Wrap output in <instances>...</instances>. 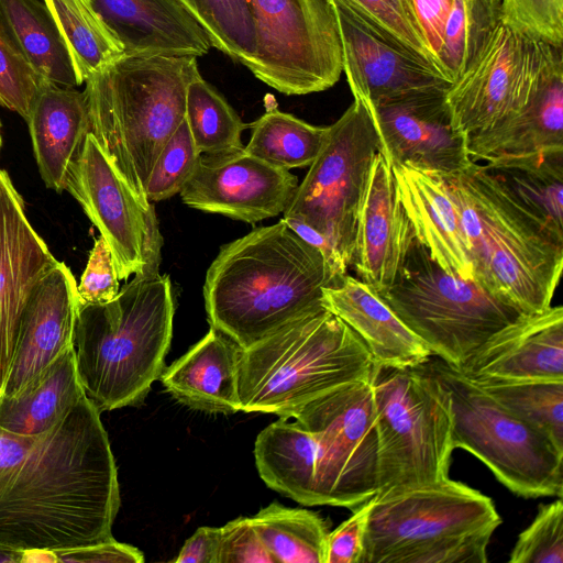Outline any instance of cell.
<instances>
[{"label": "cell", "instance_id": "27", "mask_svg": "<svg viewBox=\"0 0 563 563\" xmlns=\"http://www.w3.org/2000/svg\"><path fill=\"white\" fill-rule=\"evenodd\" d=\"M242 347L219 330L208 333L172 365L161 380L185 406L207 412L241 411L239 362Z\"/></svg>", "mask_w": 563, "mask_h": 563}, {"label": "cell", "instance_id": "26", "mask_svg": "<svg viewBox=\"0 0 563 563\" xmlns=\"http://www.w3.org/2000/svg\"><path fill=\"white\" fill-rule=\"evenodd\" d=\"M390 167L416 239L445 272L473 279L468 243L442 178L407 164Z\"/></svg>", "mask_w": 563, "mask_h": 563}, {"label": "cell", "instance_id": "37", "mask_svg": "<svg viewBox=\"0 0 563 563\" xmlns=\"http://www.w3.org/2000/svg\"><path fill=\"white\" fill-rule=\"evenodd\" d=\"M185 119L200 154L242 150V133L247 128L224 97L200 75L186 91Z\"/></svg>", "mask_w": 563, "mask_h": 563}, {"label": "cell", "instance_id": "52", "mask_svg": "<svg viewBox=\"0 0 563 563\" xmlns=\"http://www.w3.org/2000/svg\"><path fill=\"white\" fill-rule=\"evenodd\" d=\"M24 551L0 544V563H22Z\"/></svg>", "mask_w": 563, "mask_h": 563}, {"label": "cell", "instance_id": "7", "mask_svg": "<svg viewBox=\"0 0 563 563\" xmlns=\"http://www.w3.org/2000/svg\"><path fill=\"white\" fill-rule=\"evenodd\" d=\"M362 563H485L494 501L450 477L371 498Z\"/></svg>", "mask_w": 563, "mask_h": 563}, {"label": "cell", "instance_id": "38", "mask_svg": "<svg viewBox=\"0 0 563 563\" xmlns=\"http://www.w3.org/2000/svg\"><path fill=\"white\" fill-rule=\"evenodd\" d=\"M206 32L211 46L249 67L257 54L246 0H177Z\"/></svg>", "mask_w": 563, "mask_h": 563}, {"label": "cell", "instance_id": "50", "mask_svg": "<svg viewBox=\"0 0 563 563\" xmlns=\"http://www.w3.org/2000/svg\"><path fill=\"white\" fill-rule=\"evenodd\" d=\"M220 528L200 527L184 543L175 563H218Z\"/></svg>", "mask_w": 563, "mask_h": 563}, {"label": "cell", "instance_id": "12", "mask_svg": "<svg viewBox=\"0 0 563 563\" xmlns=\"http://www.w3.org/2000/svg\"><path fill=\"white\" fill-rule=\"evenodd\" d=\"M257 40L247 67L288 96L319 92L339 80L341 37L331 0H246Z\"/></svg>", "mask_w": 563, "mask_h": 563}, {"label": "cell", "instance_id": "23", "mask_svg": "<svg viewBox=\"0 0 563 563\" xmlns=\"http://www.w3.org/2000/svg\"><path fill=\"white\" fill-rule=\"evenodd\" d=\"M78 310L76 279L70 268L57 261L24 310L1 397L19 393L74 345Z\"/></svg>", "mask_w": 563, "mask_h": 563}, {"label": "cell", "instance_id": "45", "mask_svg": "<svg viewBox=\"0 0 563 563\" xmlns=\"http://www.w3.org/2000/svg\"><path fill=\"white\" fill-rule=\"evenodd\" d=\"M119 278L109 246L102 236L96 239L86 268L77 284L79 308L112 300L119 292Z\"/></svg>", "mask_w": 563, "mask_h": 563}, {"label": "cell", "instance_id": "28", "mask_svg": "<svg viewBox=\"0 0 563 563\" xmlns=\"http://www.w3.org/2000/svg\"><path fill=\"white\" fill-rule=\"evenodd\" d=\"M26 123L44 184L57 192L66 190L70 169L90 132L85 91L46 84Z\"/></svg>", "mask_w": 563, "mask_h": 563}, {"label": "cell", "instance_id": "39", "mask_svg": "<svg viewBox=\"0 0 563 563\" xmlns=\"http://www.w3.org/2000/svg\"><path fill=\"white\" fill-rule=\"evenodd\" d=\"M479 387L510 412L543 431L563 451V380Z\"/></svg>", "mask_w": 563, "mask_h": 563}, {"label": "cell", "instance_id": "8", "mask_svg": "<svg viewBox=\"0 0 563 563\" xmlns=\"http://www.w3.org/2000/svg\"><path fill=\"white\" fill-rule=\"evenodd\" d=\"M372 390L378 434L377 493L449 478L454 450L451 398L427 362L406 368L378 366Z\"/></svg>", "mask_w": 563, "mask_h": 563}, {"label": "cell", "instance_id": "47", "mask_svg": "<svg viewBox=\"0 0 563 563\" xmlns=\"http://www.w3.org/2000/svg\"><path fill=\"white\" fill-rule=\"evenodd\" d=\"M399 2L409 23L438 67L437 57L443 43L445 23L453 0H399Z\"/></svg>", "mask_w": 563, "mask_h": 563}, {"label": "cell", "instance_id": "10", "mask_svg": "<svg viewBox=\"0 0 563 563\" xmlns=\"http://www.w3.org/2000/svg\"><path fill=\"white\" fill-rule=\"evenodd\" d=\"M446 387L453 416L452 443L482 461L495 477L523 498L562 497L563 451L455 367L427 362Z\"/></svg>", "mask_w": 563, "mask_h": 563}, {"label": "cell", "instance_id": "19", "mask_svg": "<svg viewBox=\"0 0 563 563\" xmlns=\"http://www.w3.org/2000/svg\"><path fill=\"white\" fill-rule=\"evenodd\" d=\"M57 263L26 218L10 175L0 169V397L24 310L38 283Z\"/></svg>", "mask_w": 563, "mask_h": 563}, {"label": "cell", "instance_id": "46", "mask_svg": "<svg viewBox=\"0 0 563 563\" xmlns=\"http://www.w3.org/2000/svg\"><path fill=\"white\" fill-rule=\"evenodd\" d=\"M218 563H275L251 517H239L220 527Z\"/></svg>", "mask_w": 563, "mask_h": 563}, {"label": "cell", "instance_id": "29", "mask_svg": "<svg viewBox=\"0 0 563 563\" xmlns=\"http://www.w3.org/2000/svg\"><path fill=\"white\" fill-rule=\"evenodd\" d=\"M85 395L71 345L19 393L0 398V428L16 435L41 437Z\"/></svg>", "mask_w": 563, "mask_h": 563}, {"label": "cell", "instance_id": "36", "mask_svg": "<svg viewBox=\"0 0 563 563\" xmlns=\"http://www.w3.org/2000/svg\"><path fill=\"white\" fill-rule=\"evenodd\" d=\"M250 126L252 134L244 151L288 170L309 167L329 133V125H312L278 109L267 110Z\"/></svg>", "mask_w": 563, "mask_h": 563}, {"label": "cell", "instance_id": "25", "mask_svg": "<svg viewBox=\"0 0 563 563\" xmlns=\"http://www.w3.org/2000/svg\"><path fill=\"white\" fill-rule=\"evenodd\" d=\"M125 55L203 56L211 44L177 0H90Z\"/></svg>", "mask_w": 563, "mask_h": 563}, {"label": "cell", "instance_id": "22", "mask_svg": "<svg viewBox=\"0 0 563 563\" xmlns=\"http://www.w3.org/2000/svg\"><path fill=\"white\" fill-rule=\"evenodd\" d=\"M415 240L391 167L377 152L357 212L351 267L358 279L380 292L394 283Z\"/></svg>", "mask_w": 563, "mask_h": 563}, {"label": "cell", "instance_id": "9", "mask_svg": "<svg viewBox=\"0 0 563 563\" xmlns=\"http://www.w3.org/2000/svg\"><path fill=\"white\" fill-rule=\"evenodd\" d=\"M378 294L431 355L453 367L523 313L474 279L445 272L417 239L391 286Z\"/></svg>", "mask_w": 563, "mask_h": 563}, {"label": "cell", "instance_id": "49", "mask_svg": "<svg viewBox=\"0 0 563 563\" xmlns=\"http://www.w3.org/2000/svg\"><path fill=\"white\" fill-rule=\"evenodd\" d=\"M55 563H142L143 553L114 538L96 544L53 551Z\"/></svg>", "mask_w": 563, "mask_h": 563}, {"label": "cell", "instance_id": "1", "mask_svg": "<svg viewBox=\"0 0 563 563\" xmlns=\"http://www.w3.org/2000/svg\"><path fill=\"white\" fill-rule=\"evenodd\" d=\"M100 413L82 396L19 462L0 472V544L56 551L112 538L120 489Z\"/></svg>", "mask_w": 563, "mask_h": 563}, {"label": "cell", "instance_id": "33", "mask_svg": "<svg viewBox=\"0 0 563 563\" xmlns=\"http://www.w3.org/2000/svg\"><path fill=\"white\" fill-rule=\"evenodd\" d=\"M501 22V0H453L437 57L449 82L453 84L475 65Z\"/></svg>", "mask_w": 563, "mask_h": 563}, {"label": "cell", "instance_id": "16", "mask_svg": "<svg viewBox=\"0 0 563 563\" xmlns=\"http://www.w3.org/2000/svg\"><path fill=\"white\" fill-rule=\"evenodd\" d=\"M298 184L288 169L266 163L243 147L201 154L179 194L189 208L255 223L284 213Z\"/></svg>", "mask_w": 563, "mask_h": 563}, {"label": "cell", "instance_id": "43", "mask_svg": "<svg viewBox=\"0 0 563 563\" xmlns=\"http://www.w3.org/2000/svg\"><path fill=\"white\" fill-rule=\"evenodd\" d=\"M503 21L525 35L563 47V0H501Z\"/></svg>", "mask_w": 563, "mask_h": 563}, {"label": "cell", "instance_id": "42", "mask_svg": "<svg viewBox=\"0 0 563 563\" xmlns=\"http://www.w3.org/2000/svg\"><path fill=\"white\" fill-rule=\"evenodd\" d=\"M510 563H563L562 499L540 505L533 521L519 534Z\"/></svg>", "mask_w": 563, "mask_h": 563}, {"label": "cell", "instance_id": "17", "mask_svg": "<svg viewBox=\"0 0 563 563\" xmlns=\"http://www.w3.org/2000/svg\"><path fill=\"white\" fill-rule=\"evenodd\" d=\"M331 2L340 31L343 71L353 97L369 109L411 92L452 85L433 64L384 35L345 2Z\"/></svg>", "mask_w": 563, "mask_h": 563}, {"label": "cell", "instance_id": "4", "mask_svg": "<svg viewBox=\"0 0 563 563\" xmlns=\"http://www.w3.org/2000/svg\"><path fill=\"white\" fill-rule=\"evenodd\" d=\"M175 300L168 275L142 272L110 301L78 310L74 346L86 396L102 411L136 406L165 368Z\"/></svg>", "mask_w": 563, "mask_h": 563}, {"label": "cell", "instance_id": "48", "mask_svg": "<svg viewBox=\"0 0 563 563\" xmlns=\"http://www.w3.org/2000/svg\"><path fill=\"white\" fill-rule=\"evenodd\" d=\"M369 500L356 507L349 519L328 533L324 563H362Z\"/></svg>", "mask_w": 563, "mask_h": 563}, {"label": "cell", "instance_id": "51", "mask_svg": "<svg viewBox=\"0 0 563 563\" xmlns=\"http://www.w3.org/2000/svg\"><path fill=\"white\" fill-rule=\"evenodd\" d=\"M40 437H22L0 428V472L19 462Z\"/></svg>", "mask_w": 563, "mask_h": 563}, {"label": "cell", "instance_id": "6", "mask_svg": "<svg viewBox=\"0 0 563 563\" xmlns=\"http://www.w3.org/2000/svg\"><path fill=\"white\" fill-rule=\"evenodd\" d=\"M378 369L363 341L323 306L242 349L241 411L291 419L312 400Z\"/></svg>", "mask_w": 563, "mask_h": 563}, {"label": "cell", "instance_id": "24", "mask_svg": "<svg viewBox=\"0 0 563 563\" xmlns=\"http://www.w3.org/2000/svg\"><path fill=\"white\" fill-rule=\"evenodd\" d=\"M321 305L363 341L378 366L417 367L432 356L380 295L358 278L345 274L323 287Z\"/></svg>", "mask_w": 563, "mask_h": 563}, {"label": "cell", "instance_id": "41", "mask_svg": "<svg viewBox=\"0 0 563 563\" xmlns=\"http://www.w3.org/2000/svg\"><path fill=\"white\" fill-rule=\"evenodd\" d=\"M46 84L0 22V104L26 121Z\"/></svg>", "mask_w": 563, "mask_h": 563}, {"label": "cell", "instance_id": "3", "mask_svg": "<svg viewBox=\"0 0 563 563\" xmlns=\"http://www.w3.org/2000/svg\"><path fill=\"white\" fill-rule=\"evenodd\" d=\"M439 176L460 216L473 279L523 313L551 306L563 268V236L486 165L471 161Z\"/></svg>", "mask_w": 563, "mask_h": 563}, {"label": "cell", "instance_id": "14", "mask_svg": "<svg viewBox=\"0 0 563 563\" xmlns=\"http://www.w3.org/2000/svg\"><path fill=\"white\" fill-rule=\"evenodd\" d=\"M537 40L504 21L475 65L445 93L453 129L465 137L521 109L530 93Z\"/></svg>", "mask_w": 563, "mask_h": 563}, {"label": "cell", "instance_id": "32", "mask_svg": "<svg viewBox=\"0 0 563 563\" xmlns=\"http://www.w3.org/2000/svg\"><path fill=\"white\" fill-rule=\"evenodd\" d=\"M485 165L552 231L563 236V151Z\"/></svg>", "mask_w": 563, "mask_h": 563}, {"label": "cell", "instance_id": "35", "mask_svg": "<svg viewBox=\"0 0 563 563\" xmlns=\"http://www.w3.org/2000/svg\"><path fill=\"white\" fill-rule=\"evenodd\" d=\"M70 51L78 85L122 55L119 41L103 23L90 0H43Z\"/></svg>", "mask_w": 563, "mask_h": 563}, {"label": "cell", "instance_id": "34", "mask_svg": "<svg viewBox=\"0 0 563 563\" xmlns=\"http://www.w3.org/2000/svg\"><path fill=\"white\" fill-rule=\"evenodd\" d=\"M251 520L275 563H324L329 531L317 512L272 503Z\"/></svg>", "mask_w": 563, "mask_h": 563}, {"label": "cell", "instance_id": "30", "mask_svg": "<svg viewBox=\"0 0 563 563\" xmlns=\"http://www.w3.org/2000/svg\"><path fill=\"white\" fill-rule=\"evenodd\" d=\"M254 456L268 487L299 504L318 506V444L310 431L296 421L279 418L258 433Z\"/></svg>", "mask_w": 563, "mask_h": 563}, {"label": "cell", "instance_id": "40", "mask_svg": "<svg viewBox=\"0 0 563 563\" xmlns=\"http://www.w3.org/2000/svg\"><path fill=\"white\" fill-rule=\"evenodd\" d=\"M200 155L184 119L153 166L145 190L147 201H161L179 194L192 176Z\"/></svg>", "mask_w": 563, "mask_h": 563}, {"label": "cell", "instance_id": "31", "mask_svg": "<svg viewBox=\"0 0 563 563\" xmlns=\"http://www.w3.org/2000/svg\"><path fill=\"white\" fill-rule=\"evenodd\" d=\"M0 22L46 82L68 88L79 86L70 51L44 2L0 0Z\"/></svg>", "mask_w": 563, "mask_h": 563}, {"label": "cell", "instance_id": "11", "mask_svg": "<svg viewBox=\"0 0 563 563\" xmlns=\"http://www.w3.org/2000/svg\"><path fill=\"white\" fill-rule=\"evenodd\" d=\"M379 150L371 109L354 98L329 125L320 153L283 213L325 238L344 273L352 266L357 212L373 158Z\"/></svg>", "mask_w": 563, "mask_h": 563}, {"label": "cell", "instance_id": "15", "mask_svg": "<svg viewBox=\"0 0 563 563\" xmlns=\"http://www.w3.org/2000/svg\"><path fill=\"white\" fill-rule=\"evenodd\" d=\"M66 190L109 246L119 280L142 273L151 203L143 205L91 132L70 169Z\"/></svg>", "mask_w": 563, "mask_h": 563}, {"label": "cell", "instance_id": "5", "mask_svg": "<svg viewBox=\"0 0 563 563\" xmlns=\"http://www.w3.org/2000/svg\"><path fill=\"white\" fill-rule=\"evenodd\" d=\"M197 58L124 54L85 81L90 132L144 206L153 166L185 119Z\"/></svg>", "mask_w": 563, "mask_h": 563}, {"label": "cell", "instance_id": "20", "mask_svg": "<svg viewBox=\"0 0 563 563\" xmlns=\"http://www.w3.org/2000/svg\"><path fill=\"white\" fill-rule=\"evenodd\" d=\"M472 161L563 151V47L537 40L533 79L525 106L493 128L466 137Z\"/></svg>", "mask_w": 563, "mask_h": 563}, {"label": "cell", "instance_id": "44", "mask_svg": "<svg viewBox=\"0 0 563 563\" xmlns=\"http://www.w3.org/2000/svg\"><path fill=\"white\" fill-rule=\"evenodd\" d=\"M342 1L384 35L407 47L437 67L417 32L409 23L399 0Z\"/></svg>", "mask_w": 563, "mask_h": 563}, {"label": "cell", "instance_id": "21", "mask_svg": "<svg viewBox=\"0 0 563 563\" xmlns=\"http://www.w3.org/2000/svg\"><path fill=\"white\" fill-rule=\"evenodd\" d=\"M455 368L478 386L563 380V307L520 314Z\"/></svg>", "mask_w": 563, "mask_h": 563}, {"label": "cell", "instance_id": "2", "mask_svg": "<svg viewBox=\"0 0 563 563\" xmlns=\"http://www.w3.org/2000/svg\"><path fill=\"white\" fill-rule=\"evenodd\" d=\"M335 283L322 253L284 219L224 244L203 284L208 320L242 349L321 307Z\"/></svg>", "mask_w": 563, "mask_h": 563}, {"label": "cell", "instance_id": "13", "mask_svg": "<svg viewBox=\"0 0 563 563\" xmlns=\"http://www.w3.org/2000/svg\"><path fill=\"white\" fill-rule=\"evenodd\" d=\"M373 379L352 383L323 395L291 418L317 440L318 505L355 509L378 490Z\"/></svg>", "mask_w": 563, "mask_h": 563}, {"label": "cell", "instance_id": "18", "mask_svg": "<svg viewBox=\"0 0 563 563\" xmlns=\"http://www.w3.org/2000/svg\"><path fill=\"white\" fill-rule=\"evenodd\" d=\"M448 89L411 92L371 109L379 152L389 165L407 164L445 175L463 169L472 161L466 137L452 126L445 100Z\"/></svg>", "mask_w": 563, "mask_h": 563}, {"label": "cell", "instance_id": "53", "mask_svg": "<svg viewBox=\"0 0 563 563\" xmlns=\"http://www.w3.org/2000/svg\"><path fill=\"white\" fill-rule=\"evenodd\" d=\"M0 129H1V123H0ZM1 146H2V137H1V131H0V150H1Z\"/></svg>", "mask_w": 563, "mask_h": 563}]
</instances>
